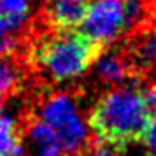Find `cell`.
<instances>
[{"mask_svg":"<svg viewBox=\"0 0 156 156\" xmlns=\"http://www.w3.org/2000/svg\"><path fill=\"white\" fill-rule=\"evenodd\" d=\"M146 91L133 81L104 93L88 116V126L100 144L125 153L140 144L147 126Z\"/></svg>","mask_w":156,"mask_h":156,"instance_id":"6da1fadb","label":"cell"},{"mask_svg":"<svg viewBox=\"0 0 156 156\" xmlns=\"http://www.w3.org/2000/svg\"><path fill=\"white\" fill-rule=\"evenodd\" d=\"M76 156H114V154H112V149L104 146V144H97V146H91L90 144L84 151H81Z\"/></svg>","mask_w":156,"mask_h":156,"instance_id":"5bb4252c","label":"cell"},{"mask_svg":"<svg viewBox=\"0 0 156 156\" xmlns=\"http://www.w3.org/2000/svg\"><path fill=\"white\" fill-rule=\"evenodd\" d=\"M39 119L55 132L65 156H76L90 146L88 126L70 95L55 93L48 97L41 105Z\"/></svg>","mask_w":156,"mask_h":156,"instance_id":"3957f363","label":"cell"},{"mask_svg":"<svg viewBox=\"0 0 156 156\" xmlns=\"http://www.w3.org/2000/svg\"><path fill=\"white\" fill-rule=\"evenodd\" d=\"M105 48L91 41L83 32L65 30L46 39L35 51L39 67L53 81H69L83 76L97 63Z\"/></svg>","mask_w":156,"mask_h":156,"instance_id":"7a4b0ae2","label":"cell"},{"mask_svg":"<svg viewBox=\"0 0 156 156\" xmlns=\"http://www.w3.org/2000/svg\"><path fill=\"white\" fill-rule=\"evenodd\" d=\"M20 130L12 118L0 116V156L20 154Z\"/></svg>","mask_w":156,"mask_h":156,"instance_id":"9c48e42d","label":"cell"},{"mask_svg":"<svg viewBox=\"0 0 156 156\" xmlns=\"http://www.w3.org/2000/svg\"><path fill=\"white\" fill-rule=\"evenodd\" d=\"M7 156H21V153H20V154H7Z\"/></svg>","mask_w":156,"mask_h":156,"instance_id":"9a60e30c","label":"cell"},{"mask_svg":"<svg viewBox=\"0 0 156 156\" xmlns=\"http://www.w3.org/2000/svg\"><path fill=\"white\" fill-rule=\"evenodd\" d=\"M18 28L14 23L9 20L0 18V56L7 55L9 51L14 48V39H12V32Z\"/></svg>","mask_w":156,"mask_h":156,"instance_id":"4fadbf2b","label":"cell"},{"mask_svg":"<svg viewBox=\"0 0 156 156\" xmlns=\"http://www.w3.org/2000/svg\"><path fill=\"white\" fill-rule=\"evenodd\" d=\"M30 0H0V18L20 27L28 14Z\"/></svg>","mask_w":156,"mask_h":156,"instance_id":"7c38bea8","label":"cell"},{"mask_svg":"<svg viewBox=\"0 0 156 156\" xmlns=\"http://www.w3.org/2000/svg\"><path fill=\"white\" fill-rule=\"evenodd\" d=\"M28 135H30V140L35 146L39 156H65L62 144L56 139L55 132L44 121L35 119L34 123H30Z\"/></svg>","mask_w":156,"mask_h":156,"instance_id":"ba28073f","label":"cell"},{"mask_svg":"<svg viewBox=\"0 0 156 156\" xmlns=\"http://www.w3.org/2000/svg\"><path fill=\"white\" fill-rule=\"evenodd\" d=\"M90 4L91 0H48L46 20L60 32L72 30L83 23Z\"/></svg>","mask_w":156,"mask_h":156,"instance_id":"8992f818","label":"cell"},{"mask_svg":"<svg viewBox=\"0 0 156 156\" xmlns=\"http://www.w3.org/2000/svg\"><path fill=\"white\" fill-rule=\"evenodd\" d=\"M132 20V0H91L81 23L83 34L107 48Z\"/></svg>","mask_w":156,"mask_h":156,"instance_id":"277c9868","label":"cell"},{"mask_svg":"<svg viewBox=\"0 0 156 156\" xmlns=\"http://www.w3.org/2000/svg\"><path fill=\"white\" fill-rule=\"evenodd\" d=\"M146 91V102H147V126L142 135L140 144L146 146L151 156H156V84H151Z\"/></svg>","mask_w":156,"mask_h":156,"instance_id":"30bf717a","label":"cell"},{"mask_svg":"<svg viewBox=\"0 0 156 156\" xmlns=\"http://www.w3.org/2000/svg\"><path fill=\"white\" fill-rule=\"evenodd\" d=\"M18 83H20V74L16 65L11 63L4 56H0V116H2L4 102L16 91Z\"/></svg>","mask_w":156,"mask_h":156,"instance_id":"8fae6325","label":"cell"},{"mask_svg":"<svg viewBox=\"0 0 156 156\" xmlns=\"http://www.w3.org/2000/svg\"><path fill=\"white\" fill-rule=\"evenodd\" d=\"M135 79L156 74V23L133 32L123 49Z\"/></svg>","mask_w":156,"mask_h":156,"instance_id":"5b68a950","label":"cell"},{"mask_svg":"<svg viewBox=\"0 0 156 156\" xmlns=\"http://www.w3.org/2000/svg\"><path fill=\"white\" fill-rule=\"evenodd\" d=\"M97 69H98V76L105 83H123L126 79L135 81V76L123 55V51H116V53H109L105 56H100L97 60Z\"/></svg>","mask_w":156,"mask_h":156,"instance_id":"52a82bcc","label":"cell"}]
</instances>
